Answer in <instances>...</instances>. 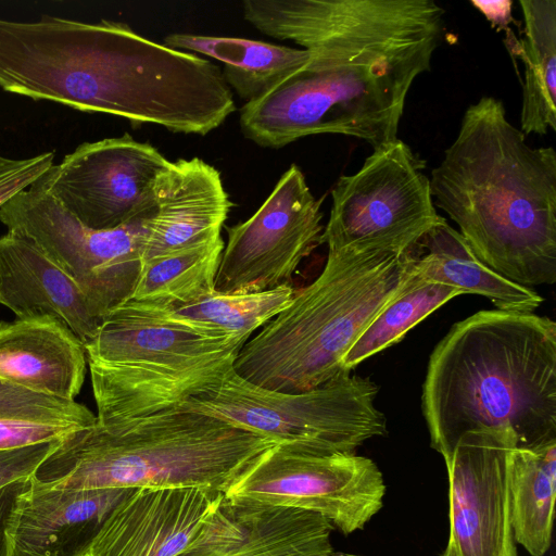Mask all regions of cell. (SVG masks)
<instances>
[{"label": "cell", "instance_id": "e0dca14e", "mask_svg": "<svg viewBox=\"0 0 556 556\" xmlns=\"http://www.w3.org/2000/svg\"><path fill=\"white\" fill-rule=\"evenodd\" d=\"M332 530L316 513L225 496L177 556H329Z\"/></svg>", "mask_w": 556, "mask_h": 556}, {"label": "cell", "instance_id": "7402d4cb", "mask_svg": "<svg viewBox=\"0 0 556 556\" xmlns=\"http://www.w3.org/2000/svg\"><path fill=\"white\" fill-rule=\"evenodd\" d=\"M164 45L219 61L226 84L245 103L268 93L311 58L305 49L237 37L174 33L164 38Z\"/></svg>", "mask_w": 556, "mask_h": 556}, {"label": "cell", "instance_id": "5b68a950", "mask_svg": "<svg viewBox=\"0 0 556 556\" xmlns=\"http://www.w3.org/2000/svg\"><path fill=\"white\" fill-rule=\"evenodd\" d=\"M276 444L185 402L117 426L73 432L33 477L67 489L198 488L226 494Z\"/></svg>", "mask_w": 556, "mask_h": 556}, {"label": "cell", "instance_id": "3957f363", "mask_svg": "<svg viewBox=\"0 0 556 556\" xmlns=\"http://www.w3.org/2000/svg\"><path fill=\"white\" fill-rule=\"evenodd\" d=\"M429 180L433 203L486 266L530 289L556 281V152L530 147L501 100L467 108Z\"/></svg>", "mask_w": 556, "mask_h": 556}, {"label": "cell", "instance_id": "603a6c76", "mask_svg": "<svg viewBox=\"0 0 556 556\" xmlns=\"http://www.w3.org/2000/svg\"><path fill=\"white\" fill-rule=\"evenodd\" d=\"M294 291L290 283L248 294H224L215 290L182 305L159 306L128 300L118 307L206 337L250 339L290 303Z\"/></svg>", "mask_w": 556, "mask_h": 556}, {"label": "cell", "instance_id": "44dd1931", "mask_svg": "<svg viewBox=\"0 0 556 556\" xmlns=\"http://www.w3.org/2000/svg\"><path fill=\"white\" fill-rule=\"evenodd\" d=\"M415 270L420 277L454 287L462 294L483 295L496 309L533 313L544 301L533 289L486 266L442 216L415 243Z\"/></svg>", "mask_w": 556, "mask_h": 556}, {"label": "cell", "instance_id": "9a60e30c", "mask_svg": "<svg viewBox=\"0 0 556 556\" xmlns=\"http://www.w3.org/2000/svg\"><path fill=\"white\" fill-rule=\"evenodd\" d=\"M132 490L56 488L29 477L9 519V556H86L112 511Z\"/></svg>", "mask_w": 556, "mask_h": 556}, {"label": "cell", "instance_id": "ba28073f", "mask_svg": "<svg viewBox=\"0 0 556 556\" xmlns=\"http://www.w3.org/2000/svg\"><path fill=\"white\" fill-rule=\"evenodd\" d=\"M369 378L342 372L314 389L287 393L265 389L233 368L214 390L186 404L277 443H299L325 454H353L387 433Z\"/></svg>", "mask_w": 556, "mask_h": 556}, {"label": "cell", "instance_id": "6da1fadb", "mask_svg": "<svg viewBox=\"0 0 556 556\" xmlns=\"http://www.w3.org/2000/svg\"><path fill=\"white\" fill-rule=\"evenodd\" d=\"M244 20L309 51L308 63L245 103L239 125L263 148L321 134L374 149L397 139L405 100L444 34L432 0H244Z\"/></svg>", "mask_w": 556, "mask_h": 556}, {"label": "cell", "instance_id": "d6986e66", "mask_svg": "<svg viewBox=\"0 0 556 556\" xmlns=\"http://www.w3.org/2000/svg\"><path fill=\"white\" fill-rule=\"evenodd\" d=\"M84 343L55 316L0 321V378L28 390L75 400L87 370Z\"/></svg>", "mask_w": 556, "mask_h": 556}, {"label": "cell", "instance_id": "7c38bea8", "mask_svg": "<svg viewBox=\"0 0 556 556\" xmlns=\"http://www.w3.org/2000/svg\"><path fill=\"white\" fill-rule=\"evenodd\" d=\"M168 162L150 143L124 134L79 144L33 186L84 226L115 229L152 216L154 184Z\"/></svg>", "mask_w": 556, "mask_h": 556}, {"label": "cell", "instance_id": "7a4b0ae2", "mask_svg": "<svg viewBox=\"0 0 556 556\" xmlns=\"http://www.w3.org/2000/svg\"><path fill=\"white\" fill-rule=\"evenodd\" d=\"M216 84L211 61L122 22L0 17V87L17 96L197 135L210 117Z\"/></svg>", "mask_w": 556, "mask_h": 556}, {"label": "cell", "instance_id": "d4e9b609", "mask_svg": "<svg viewBox=\"0 0 556 556\" xmlns=\"http://www.w3.org/2000/svg\"><path fill=\"white\" fill-rule=\"evenodd\" d=\"M556 497V440L516 446L509 455V501L515 542L531 556L552 544Z\"/></svg>", "mask_w": 556, "mask_h": 556}, {"label": "cell", "instance_id": "30bf717a", "mask_svg": "<svg viewBox=\"0 0 556 556\" xmlns=\"http://www.w3.org/2000/svg\"><path fill=\"white\" fill-rule=\"evenodd\" d=\"M144 220L94 230L33 185L0 207L8 230L30 239L61 268L100 320L134 293L142 267Z\"/></svg>", "mask_w": 556, "mask_h": 556}, {"label": "cell", "instance_id": "4316f807", "mask_svg": "<svg viewBox=\"0 0 556 556\" xmlns=\"http://www.w3.org/2000/svg\"><path fill=\"white\" fill-rule=\"evenodd\" d=\"M225 242L220 237L142 263L129 300L159 306L182 305L215 291Z\"/></svg>", "mask_w": 556, "mask_h": 556}, {"label": "cell", "instance_id": "ffe728a7", "mask_svg": "<svg viewBox=\"0 0 556 556\" xmlns=\"http://www.w3.org/2000/svg\"><path fill=\"white\" fill-rule=\"evenodd\" d=\"M0 304L16 318L55 316L84 345L101 323L76 283L30 239L9 230L0 237Z\"/></svg>", "mask_w": 556, "mask_h": 556}, {"label": "cell", "instance_id": "2e32d148", "mask_svg": "<svg viewBox=\"0 0 556 556\" xmlns=\"http://www.w3.org/2000/svg\"><path fill=\"white\" fill-rule=\"evenodd\" d=\"M224 497L198 488L134 489L112 511L86 556H177Z\"/></svg>", "mask_w": 556, "mask_h": 556}, {"label": "cell", "instance_id": "cb8c5ba5", "mask_svg": "<svg viewBox=\"0 0 556 556\" xmlns=\"http://www.w3.org/2000/svg\"><path fill=\"white\" fill-rule=\"evenodd\" d=\"M525 37L508 31L511 52L525 64L521 131L525 136L556 130V1L520 0Z\"/></svg>", "mask_w": 556, "mask_h": 556}, {"label": "cell", "instance_id": "5bb4252c", "mask_svg": "<svg viewBox=\"0 0 556 556\" xmlns=\"http://www.w3.org/2000/svg\"><path fill=\"white\" fill-rule=\"evenodd\" d=\"M511 431L464 433L444 462L450 532L441 556H518L509 501Z\"/></svg>", "mask_w": 556, "mask_h": 556}, {"label": "cell", "instance_id": "277c9868", "mask_svg": "<svg viewBox=\"0 0 556 556\" xmlns=\"http://www.w3.org/2000/svg\"><path fill=\"white\" fill-rule=\"evenodd\" d=\"M421 409L444 462L470 431H511L518 446L556 440L555 321L495 308L454 324L429 357Z\"/></svg>", "mask_w": 556, "mask_h": 556}, {"label": "cell", "instance_id": "4dcf8cb0", "mask_svg": "<svg viewBox=\"0 0 556 556\" xmlns=\"http://www.w3.org/2000/svg\"><path fill=\"white\" fill-rule=\"evenodd\" d=\"M485 17L492 23V26L500 28H506L509 23L513 22L510 0L500 1H471Z\"/></svg>", "mask_w": 556, "mask_h": 556}, {"label": "cell", "instance_id": "ac0fdd59", "mask_svg": "<svg viewBox=\"0 0 556 556\" xmlns=\"http://www.w3.org/2000/svg\"><path fill=\"white\" fill-rule=\"evenodd\" d=\"M154 201L144 220L142 263L220 237L232 206L220 173L199 157L168 162L156 177Z\"/></svg>", "mask_w": 556, "mask_h": 556}, {"label": "cell", "instance_id": "9c48e42d", "mask_svg": "<svg viewBox=\"0 0 556 556\" xmlns=\"http://www.w3.org/2000/svg\"><path fill=\"white\" fill-rule=\"evenodd\" d=\"M426 162L401 139L374 149L332 191L321 243L328 250L403 252L437 222Z\"/></svg>", "mask_w": 556, "mask_h": 556}, {"label": "cell", "instance_id": "1f68e13d", "mask_svg": "<svg viewBox=\"0 0 556 556\" xmlns=\"http://www.w3.org/2000/svg\"><path fill=\"white\" fill-rule=\"evenodd\" d=\"M329 556H362V555L333 551Z\"/></svg>", "mask_w": 556, "mask_h": 556}, {"label": "cell", "instance_id": "8992f818", "mask_svg": "<svg viewBox=\"0 0 556 556\" xmlns=\"http://www.w3.org/2000/svg\"><path fill=\"white\" fill-rule=\"evenodd\" d=\"M415 244L403 252L328 250L318 277L240 349L233 370L278 392L319 387L344 371L358 336L414 273Z\"/></svg>", "mask_w": 556, "mask_h": 556}, {"label": "cell", "instance_id": "4fadbf2b", "mask_svg": "<svg viewBox=\"0 0 556 556\" xmlns=\"http://www.w3.org/2000/svg\"><path fill=\"white\" fill-rule=\"evenodd\" d=\"M321 202L292 164L250 218L226 228L215 290L248 294L290 283L301 262L321 244Z\"/></svg>", "mask_w": 556, "mask_h": 556}, {"label": "cell", "instance_id": "f546056e", "mask_svg": "<svg viewBox=\"0 0 556 556\" xmlns=\"http://www.w3.org/2000/svg\"><path fill=\"white\" fill-rule=\"evenodd\" d=\"M28 479H20L0 488V556H9L7 536L9 519L17 495L27 488Z\"/></svg>", "mask_w": 556, "mask_h": 556}, {"label": "cell", "instance_id": "484cf974", "mask_svg": "<svg viewBox=\"0 0 556 556\" xmlns=\"http://www.w3.org/2000/svg\"><path fill=\"white\" fill-rule=\"evenodd\" d=\"M97 416L75 400L35 392L0 378V451L59 441Z\"/></svg>", "mask_w": 556, "mask_h": 556}, {"label": "cell", "instance_id": "f1b7e54d", "mask_svg": "<svg viewBox=\"0 0 556 556\" xmlns=\"http://www.w3.org/2000/svg\"><path fill=\"white\" fill-rule=\"evenodd\" d=\"M59 441L13 450H1L0 488L16 480L31 477L42 460L56 447Z\"/></svg>", "mask_w": 556, "mask_h": 556}, {"label": "cell", "instance_id": "8fae6325", "mask_svg": "<svg viewBox=\"0 0 556 556\" xmlns=\"http://www.w3.org/2000/svg\"><path fill=\"white\" fill-rule=\"evenodd\" d=\"M386 490L382 472L368 457L278 443L225 496L316 513L349 535L383 507Z\"/></svg>", "mask_w": 556, "mask_h": 556}, {"label": "cell", "instance_id": "83f0119b", "mask_svg": "<svg viewBox=\"0 0 556 556\" xmlns=\"http://www.w3.org/2000/svg\"><path fill=\"white\" fill-rule=\"evenodd\" d=\"M460 294L454 287L420 277L414 264V273L402 291L378 313L349 349L342 359V369L351 372L370 356L397 343L414 326Z\"/></svg>", "mask_w": 556, "mask_h": 556}, {"label": "cell", "instance_id": "52a82bcc", "mask_svg": "<svg viewBox=\"0 0 556 556\" xmlns=\"http://www.w3.org/2000/svg\"><path fill=\"white\" fill-rule=\"evenodd\" d=\"M248 340L206 337L115 308L85 344L97 424H125L214 390Z\"/></svg>", "mask_w": 556, "mask_h": 556}]
</instances>
